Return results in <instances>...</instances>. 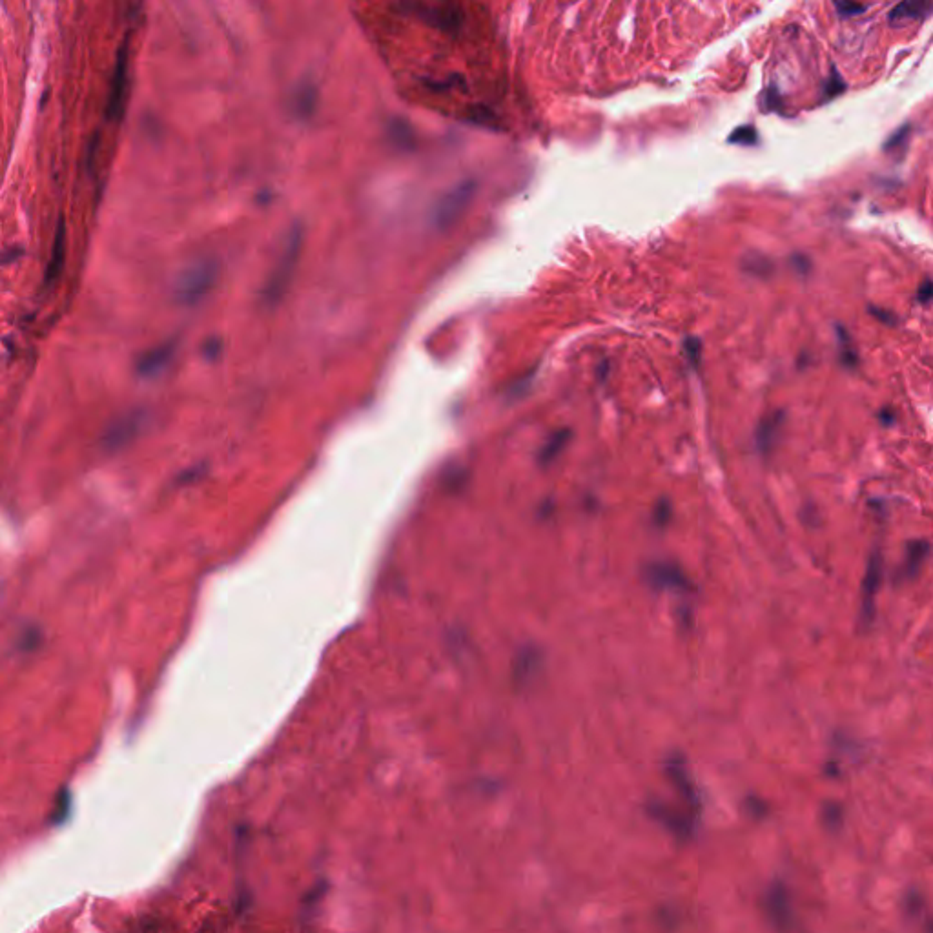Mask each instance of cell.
I'll list each match as a JSON object with an SVG mask.
<instances>
[{
  "instance_id": "9",
  "label": "cell",
  "mask_w": 933,
  "mask_h": 933,
  "mask_svg": "<svg viewBox=\"0 0 933 933\" xmlns=\"http://www.w3.org/2000/svg\"><path fill=\"white\" fill-rule=\"evenodd\" d=\"M782 423H784L782 412L771 414L769 418L760 421L757 429V447L762 454H769L773 450V447L777 443V436L782 429Z\"/></svg>"
},
{
  "instance_id": "17",
  "label": "cell",
  "mask_w": 933,
  "mask_h": 933,
  "mask_svg": "<svg viewBox=\"0 0 933 933\" xmlns=\"http://www.w3.org/2000/svg\"><path fill=\"white\" fill-rule=\"evenodd\" d=\"M219 350H221V339L218 338L208 339L206 345H204V354H206L208 358H215L219 354Z\"/></svg>"
},
{
  "instance_id": "11",
  "label": "cell",
  "mask_w": 933,
  "mask_h": 933,
  "mask_svg": "<svg viewBox=\"0 0 933 933\" xmlns=\"http://www.w3.org/2000/svg\"><path fill=\"white\" fill-rule=\"evenodd\" d=\"M930 552V544L924 540L918 541H912L908 545V552H906V561H904L903 567V575L906 578H915V576L921 573L923 569L924 561L928 558Z\"/></svg>"
},
{
  "instance_id": "8",
  "label": "cell",
  "mask_w": 933,
  "mask_h": 933,
  "mask_svg": "<svg viewBox=\"0 0 933 933\" xmlns=\"http://www.w3.org/2000/svg\"><path fill=\"white\" fill-rule=\"evenodd\" d=\"M64 258H66V221L64 218H61L59 222H57L55 239H53L50 262H48V267H46L44 273L46 285H51V282L61 276L62 267H64Z\"/></svg>"
},
{
  "instance_id": "2",
  "label": "cell",
  "mask_w": 933,
  "mask_h": 933,
  "mask_svg": "<svg viewBox=\"0 0 933 933\" xmlns=\"http://www.w3.org/2000/svg\"><path fill=\"white\" fill-rule=\"evenodd\" d=\"M219 276V264L213 259H201L179 276L173 288L175 301L182 307H193L206 298Z\"/></svg>"
},
{
  "instance_id": "18",
  "label": "cell",
  "mask_w": 933,
  "mask_h": 933,
  "mask_svg": "<svg viewBox=\"0 0 933 933\" xmlns=\"http://www.w3.org/2000/svg\"><path fill=\"white\" fill-rule=\"evenodd\" d=\"M930 298H932V281L926 279L923 285V288H918V299L923 301V303H928Z\"/></svg>"
},
{
  "instance_id": "13",
  "label": "cell",
  "mask_w": 933,
  "mask_h": 933,
  "mask_svg": "<svg viewBox=\"0 0 933 933\" xmlns=\"http://www.w3.org/2000/svg\"><path fill=\"white\" fill-rule=\"evenodd\" d=\"M731 142H744V144H753V142H757V133H755V128L747 126V128H738L735 133L729 139Z\"/></svg>"
},
{
  "instance_id": "16",
  "label": "cell",
  "mask_w": 933,
  "mask_h": 933,
  "mask_svg": "<svg viewBox=\"0 0 933 933\" xmlns=\"http://www.w3.org/2000/svg\"><path fill=\"white\" fill-rule=\"evenodd\" d=\"M686 350L689 359H691V363L696 367L698 365V354H700V341L698 339H687Z\"/></svg>"
},
{
  "instance_id": "3",
  "label": "cell",
  "mask_w": 933,
  "mask_h": 933,
  "mask_svg": "<svg viewBox=\"0 0 933 933\" xmlns=\"http://www.w3.org/2000/svg\"><path fill=\"white\" fill-rule=\"evenodd\" d=\"M128 68H130V37L122 41L121 48L117 51L115 71H113V81H111L110 97H108L106 104L108 121H119L122 117L124 104H126Z\"/></svg>"
},
{
  "instance_id": "7",
  "label": "cell",
  "mask_w": 933,
  "mask_h": 933,
  "mask_svg": "<svg viewBox=\"0 0 933 933\" xmlns=\"http://www.w3.org/2000/svg\"><path fill=\"white\" fill-rule=\"evenodd\" d=\"M177 348V341L175 339H168L159 347L152 348V350H148L139 358L137 361V372L144 376V378H150V376H155L161 370H164L168 367V363L172 361L173 354H175Z\"/></svg>"
},
{
  "instance_id": "14",
  "label": "cell",
  "mask_w": 933,
  "mask_h": 933,
  "mask_svg": "<svg viewBox=\"0 0 933 933\" xmlns=\"http://www.w3.org/2000/svg\"><path fill=\"white\" fill-rule=\"evenodd\" d=\"M669 518H671V505H669V501H666V499H662V501L656 503L655 521L658 525H666L667 521H669Z\"/></svg>"
},
{
  "instance_id": "15",
  "label": "cell",
  "mask_w": 933,
  "mask_h": 933,
  "mask_svg": "<svg viewBox=\"0 0 933 933\" xmlns=\"http://www.w3.org/2000/svg\"><path fill=\"white\" fill-rule=\"evenodd\" d=\"M835 6H837L838 13H840V15H843V17L858 15V13H863V11L866 10V6L853 4V2H846V4H843V2H837V4H835Z\"/></svg>"
},
{
  "instance_id": "5",
  "label": "cell",
  "mask_w": 933,
  "mask_h": 933,
  "mask_svg": "<svg viewBox=\"0 0 933 933\" xmlns=\"http://www.w3.org/2000/svg\"><path fill=\"white\" fill-rule=\"evenodd\" d=\"M646 576L649 584L658 589H687L689 581L686 578V573L671 561H655L646 569Z\"/></svg>"
},
{
  "instance_id": "1",
  "label": "cell",
  "mask_w": 933,
  "mask_h": 933,
  "mask_svg": "<svg viewBox=\"0 0 933 933\" xmlns=\"http://www.w3.org/2000/svg\"><path fill=\"white\" fill-rule=\"evenodd\" d=\"M301 248H303V228L296 222L290 228V232L287 233L281 256H279L267 285L262 288L261 298L262 303L267 307H276L282 299L285 292H287L288 285H290L294 278V272H296V267H298Z\"/></svg>"
},
{
  "instance_id": "4",
  "label": "cell",
  "mask_w": 933,
  "mask_h": 933,
  "mask_svg": "<svg viewBox=\"0 0 933 933\" xmlns=\"http://www.w3.org/2000/svg\"><path fill=\"white\" fill-rule=\"evenodd\" d=\"M881 580H883V558H881L878 552H873L863 581V610H860V616H863L864 624H872L873 616H875V598H877Z\"/></svg>"
},
{
  "instance_id": "12",
  "label": "cell",
  "mask_w": 933,
  "mask_h": 933,
  "mask_svg": "<svg viewBox=\"0 0 933 933\" xmlns=\"http://www.w3.org/2000/svg\"><path fill=\"white\" fill-rule=\"evenodd\" d=\"M567 439H569V432H567V430H561V432L552 436V439L547 443V447H545L544 450V459L555 458V456L564 449V445L567 443Z\"/></svg>"
},
{
  "instance_id": "10",
  "label": "cell",
  "mask_w": 933,
  "mask_h": 933,
  "mask_svg": "<svg viewBox=\"0 0 933 933\" xmlns=\"http://www.w3.org/2000/svg\"><path fill=\"white\" fill-rule=\"evenodd\" d=\"M930 11H932V4L930 2H915V0H906V2H901L889 11L888 19L892 22H908V21H917V19H926L930 15Z\"/></svg>"
},
{
  "instance_id": "6",
  "label": "cell",
  "mask_w": 933,
  "mask_h": 933,
  "mask_svg": "<svg viewBox=\"0 0 933 933\" xmlns=\"http://www.w3.org/2000/svg\"><path fill=\"white\" fill-rule=\"evenodd\" d=\"M472 192H474V184L472 182H463L458 188H454L452 192L447 193L443 201L439 202L438 213H436V221L439 222V227H449L450 222L456 221V218L469 204Z\"/></svg>"
}]
</instances>
